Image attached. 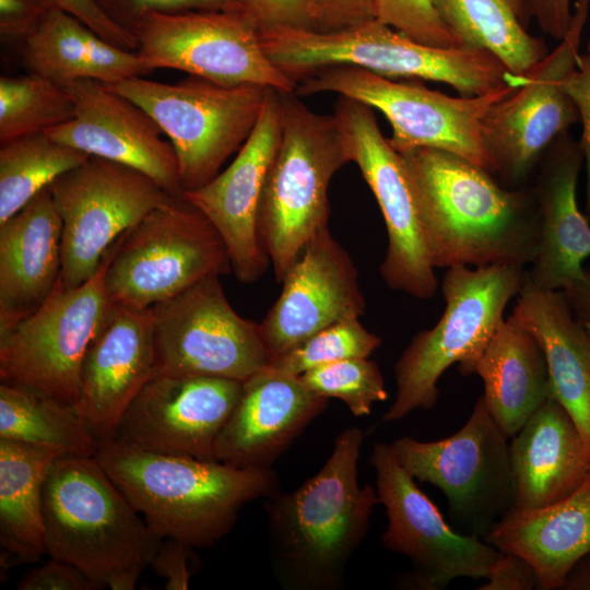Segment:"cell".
Segmentation results:
<instances>
[{
    "label": "cell",
    "instance_id": "1",
    "mask_svg": "<svg viewBox=\"0 0 590 590\" xmlns=\"http://www.w3.org/2000/svg\"><path fill=\"white\" fill-rule=\"evenodd\" d=\"M400 155L435 268H528L533 262L541 217L532 187H505L488 170L438 149Z\"/></svg>",
    "mask_w": 590,
    "mask_h": 590
},
{
    "label": "cell",
    "instance_id": "2",
    "mask_svg": "<svg viewBox=\"0 0 590 590\" xmlns=\"http://www.w3.org/2000/svg\"><path fill=\"white\" fill-rule=\"evenodd\" d=\"M364 432L342 430L322 468L292 492L266 498L267 532L278 580L292 590H339L367 535L376 489L358 484Z\"/></svg>",
    "mask_w": 590,
    "mask_h": 590
},
{
    "label": "cell",
    "instance_id": "3",
    "mask_svg": "<svg viewBox=\"0 0 590 590\" xmlns=\"http://www.w3.org/2000/svg\"><path fill=\"white\" fill-rule=\"evenodd\" d=\"M95 458L158 536L192 548L214 545L246 504L281 489L272 468L151 452L114 439L101 442Z\"/></svg>",
    "mask_w": 590,
    "mask_h": 590
},
{
    "label": "cell",
    "instance_id": "4",
    "mask_svg": "<svg viewBox=\"0 0 590 590\" xmlns=\"http://www.w3.org/2000/svg\"><path fill=\"white\" fill-rule=\"evenodd\" d=\"M46 554L101 589L133 590L162 539L95 457H59L44 485Z\"/></svg>",
    "mask_w": 590,
    "mask_h": 590
},
{
    "label": "cell",
    "instance_id": "5",
    "mask_svg": "<svg viewBox=\"0 0 590 590\" xmlns=\"http://www.w3.org/2000/svg\"><path fill=\"white\" fill-rule=\"evenodd\" d=\"M259 33L268 58L296 83L337 64L389 79L445 83L461 96L483 95L523 81V75L510 73L484 49L427 46L376 19L335 31L279 27Z\"/></svg>",
    "mask_w": 590,
    "mask_h": 590
},
{
    "label": "cell",
    "instance_id": "6",
    "mask_svg": "<svg viewBox=\"0 0 590 590\" xmlns=\"http://www.w3.org/2000/svg\"><path fill=\"white\" fill-rule=\"evenodd\" d=\"M281 139L262 188L257 231L281 283L307 243L328 227V190L334 174L352 162L334 115L281 93Z\"/></svg>",
    "mask_w": 590,
    "mask_h": 590
},
{
    "label": "cell",
    "instance_id": "7",
    "mask_svg": "<svg viewBox=\"0 0 590 590\" xmlns=\"http://www.w3.org/2000/svg\"><path fill=\"white\" fill-rule=\"evenodd\" d=\"M527 268L515 266L452 267L444 275L445 309L437 323L420 331L394 365L396 397L384 422L432 409L438 380L452 364L469 375L504 319L507 304L518 295Z\"/></svg>",
    "mask_w": 590,
    "mask_h": 590
},
{
    "label": "cell",
    "instance_id": "8",
    "mask_svg": "<svg viewBox=\"0 0 590 590\" xmlns=\"http://www.w3.org/2000/svg\"><path fill=\"white\" fill-rule=\"evenodd\" d=\"M106 85L157 122L175 151L184 192L209 182L239 151L256 127L269 88L223 85L193 75L176 83L133 76Z\"/></svg>",
    "mask_w": 590,
    "mask_h": 590
},
{
    "label": "cell",
    "instance_id": "9",
    "mask_svg": "<svg viewBox=\"0 0 590 590\" xmlns=\"http://www.w3.org/2000/svg\"><path fill=\"white\" fill-rule=\"evenodd\" d=\"M521 84L483 95L455 97L423 84L398 82L359 67L337 64L303 79L294 93L303 97L330 92L356 99L384 114L392 129L388 141L398 153L416 148L438 149L493 174L483 139V119L497 101Z\"/></svg>",
    "mask_w": 590,
    "mask_h": 590
},
{
    "label": "cell",
    "instance_id": "10",
    "mask_svg": "<svg viewBox=\"0 0 590 590\" xmlns=\"http://www.w3.org/2000/svg\"><path fill=\"white\" fill-rule=\"evenodd\" d=\"M231 272L216 228L184 197H175L118 237L104 286L111 304L149 308L208 276Z\"/></svg>",
    "mask_w": 590,
    "mask_h": 590
},
{
    "label": "cell",
    "instance_id": "11",
    "mask_svg": "<svg viewBox=\"0 0 590 590\" xmlns=\"http://www.w3.org/2000/svg\"><path fill=\"white\" fill-rule=\"evenodd\" d=\"M150 308L155 374L244 381L271 362L259 323L235 311L217 275Z\"/></svg>",
    "mask_w": 590,
    "mask_h": 590
},
{
    "label": "cell",
    "instance_id": "12",
    "mask_svg": "<svg viewBox=\"0 0 590 590\" xmlns=\"http://www.w3.org/2000/svg\"><path fill=\"white\" fill-rule=\"evenodd\" d=\"M115 241L90 280L69 288L59 279L37 310L0 334L1 381L75 404L84 354L109 306L104 275Z\"/></svg>",
    "mask_w": 590,
    "mask_h": 590
},
{
    "label": "cell",
    "instance_id": "13",
    "mask_svg": "<svg viewBox=\"0 0 590 590\" xmlns=\"http://www.w3.org/2000/svg\"><path fill=\"white\" fill-rule=\"evenodd\" d=\"M508 438L480 397L456 434L435 441L401 437L391 448L414 480L444 493L456 521L485 536L514 506Z\"/></svg>",
    "mask_w": 590,
    "mask_h": 590
},
{
    "label": "cell",
    "instance_id": "14",
    "mask_svg": "<svg viewBox=\"0 0 590 590\" xmlns=\"http://www.w3.org/2000/svg\"><path fill=\"white\" fill-rule=\"evenodd\" d=\"M62 220L60 282L72 288L98 270L110 245L173 197L146 174L88 156L49 186Z\"/></svg>",
    "mask_w": 590,
    "mask_h": 590
},
{
    "label": "cell",
    "instance_id": "15",
    "mask_svg": "<svg viewBox=\"0 0 590 590\" xmlns=\"http://www.w3.org/2000/svg\"><path fill=\"white\" fill-rule=\"evenodd\" d=\"M589 12L590 0L576 1L568 32L558 46L483 119V139L493 174L508 188L524 187L548 146L579 122L563 81L579 61Z\"/></svg>",
    "mask_w": 590,
    "mask_h": 590
},
{
    "label": "cell",
    "instance_id": "16",
    "mask_svg": "<svg viewBox=\"0 0 590 590\" xmlns=\"http://www.w3.org/2000/svg\"><path fill=\"white\" fill-rule=\"evenodd\" d=\"M337 118L351 161L354 162L379 205L388 235L380 264L387 286L418 299L438 290L415 194L402 156L380 131L374 110L356 99L339 96Z\"/></svg>",
    "mask_w": 590,
    "mask_h": 590
},
{
    "label": "cell",
    "instance_id": "17",
    "mask_svg": "<svg viewBox=\"0 0 590 590\" xmlns=\"http://www.w3.org/2000/svg\"><path fill=\"white\" fill-rule=\"evenodd\" d=\"M133 34L152 71L175 69L223 85L257 84L281 93L297 86L271 62L259 30L238 11L154 13Z\"/></svg>",
    "mask_w": 590,
    "mask_h": 590
},
{
    "label": "cell",
    "instance_id": "18",
    "mask_svg": "<svg viewBox=\"0 0 590 590\" xmlns=\"http://www.w3.org/2000/svg\"><path fill=\"white\" fill-rule=\"evenodd\" d=\"M369 461L376 473L378 500L388 519L381 543L412 563L405 585L438 590L457 578H486L502 552L479 535L453 531L399 463L391 445L374 444Z\"/></svg>",
    "mask_w": 590,
    "mask_h": 590
},
{
    "label": "cell",
    "instance_id": "19",
    "mask_svg": "<svg viewBox=\"0 0 590 590\" xmlns=\"http://www.w3.org/2000/svg\"><path fill=\"white\" fill-rule=\"evenodd\" d=\"M243 381L153 375L125 411L114 440L140 450L214 459L216 438Z\"/></svg>",
    "mask_w": 590,
    "mask_h": 590
},
{
    "label": "cell",
    "instance_id": "20",
    "mask_svg": "<svg viewBox=\"0 0 590 590\" xmlns=\"http://www.w3.org/2000/svg\"><path fill=\"white\" fill-rule=\"evenodd\" d=\"M282 131L281 92L268 88L256 127L233 162L203 186L184 192L224 240L232 272L243 283L258 281L271 263L257 231L264 180Z\"/></svg>",
    "mask_w": 590,
    "mask_h": 590
},
{
    "label": "cell",
    "instance_id": "21",
    "mask_svg": "<svg viewBox=\"0 0 590 590\" xmlns=\"http://www.w3.org/2000/svg\"><path fill=\"white\" fill-rule=\"evenodd\" d=\"M259 330L271 361L322 329L365 312L357 270L329 227L304 247Z\"/></svg>",
    "mask_w": 590,
    "mask_h": 590
},
{
    "label": "cell",
    "instance_id": "22",
    "mask_svg": "<svg viewBox=\"0 0 590 590\" xmlns=\"http://www.w3.org/2000/svg\"><path fill=\"white\" fill-rule=\"evenodd\" d=\"M74 103L71 120L48 129L54 140L87 155L131 166L173 197H182L173 145L138 104L93 79L64 84Z\"/></svg>",
    "mask_w": 590,
    "mask_h": 590
},
{
    "label": "cell",
    "instance_id": "23",
    "mask_svg": "<svg viewBox=\"0 0 590 590\" xmlns=\"http://www.w3.org/2000/svg\"><path fill=\"white\" fill-rule=\"evenodd\" d=\"M154 374L151 308L109 303L84 354L74 404L99 444L114 438L125 411Z\"/></svg>",
    "mask_w": 590,
    "mask_h": 590
},
{
    "label": "cell",
    "instance_id": "24",
    "mask_svg": "<svg viewBox=\"0 0 590 590\" xmlns=\"http://www.w3.org/2000/svg\"><path fill=\"white\" fill-rule=\"evenodd\" d=\"M328 406L299 376L269 366L243 381L238 401L223 425L214 459L237 468H271Z\"/></svg>",
    "mask_w": 590,
    "mask_h": 590
},
{
    "label": "cell",
    "instance_id": "25",
    "mask_svg": "<svg viewBox=\"0 0 590 590\" xmlns=\"http://www.w3.org/2000/svg\"><path fill=\"white\" fill-rule=\"evenodd\" d=\"M583 155L568 132L544 152L532 186L540 217L541 240L535 259L527 269L540 288L562 291L577 279L590 256V222L577 204V184Z\"/></svg>",
    "mask_w": 590,
    "mask_h": 590
},
{
    "label": "cell",
    "instance_id": "26",
    "mask_svg": "<svg viewBox=\"0 0 590 590\" xmlns=\"http://www.w3.org/2000/svg\"><path fill=\"white\" fill-rule=\"evenodd\" d=\"M61 241L49 187L0 223V334L37 310L57 285Z\"/></svg>",
    "mask_w": 590,
    "mask_h": 590
},
{
    "label": "cell",
    "instance_id": "27",
    "mask_svg": "<svg viewBox=\"0 0 590 590\" xmlns=\"http://www.w3.org/2000/svg\"><path fill=\"white\" fill-rule=\"evenodd\" d=\"M509 444L514 506L530 510L576 491L590 473V451L569 413L546 400Z\"/></svg>",
    "mask_w": 590,
    "mask_h": 590
},
{
    "label": "cell",
    "instance_id": "28",
    "mask_svg": "<svg viewBox=\"0 0 590 590\" xmlns=\"http://www.w3.org/2000/svg\"><path fill=\"white\" fill-rule=\"evenodd\" d=\"M484 540L526 558L541 590L560 589L575 564L590 552V473L567 497L543 508H511Z\"/></svg>",
    "mask_w": 590,
    "mask_h": 590
},
{
    "label": "cell",
    "instance_id": "29",
    "mask_svg": "<svg viewBox=\"0 0 590 590\" xmlns=\"http://www.w3.org/2000/svg\"><path fill=\"white\" fill-rule=\"evenodd\" d=\"M510 317L542 346L553 397L569 413L590 451V339L563 291L543 290L527 275Z\"/></svg>",
    "mask_w": 590,
    "mask_h": 590
},
{
    "label": "cell",
    "instance_id": "30",
    "mask_svg": "<svg viewBox=\"0 0 590 590\" xmlns=\"http://www.w3.org/2000/svg\"><path fill=\"white\" fill-rule=\"evenodd\" d=\"M484 384L485 406L511 438L553 397L546 359L535 335L510 316L469 370Z\"/></svg>",
    "mask_w": 590,
    "mask_h": 590
},
{
    "label": "cell",
    "instance_id": "31",
    "mask_svg": "<svg viewBox=\"0 0 590 590\" xmlns=\"http://www.w3.org/2000/svg\"><path fill=\"white\" fill-rule=\"evenodd\" d=\"M22 44L30 72L61 85L80 79L110 84L152 72L138 51L115 46L56 7Z\"/></svg>",
    "mask_w": 590,
    "mask_h": 590
},
{
    "label": "cell",
    "instance_id": "32",
    "mask_svg": "<svg viewBox=\"0 0 590 590\" xmlns=\"http://www.w3.org/2000/svg\"><path fill=\"white\" fill-rule=\"evenodd\" d=\"M56 449L0 439V542L22 563L46 554L43 493Z\"/></svg>",
    "mask_w": 590,
    "mask_h": 590
},
{
    "label": "cell",
    "instance_id": "33",
    "mask_svg": "<svg viewBox=\"0 0 590 590\" xmlns=\"http://www.w3.org/2000/svg\"><path fill=\"white\" fill-rule=\"evenodd\" d=\"M442 22L464 46L494 55L512 74L526 75L548 54L526 28L522 0H432Z\"/></svg>",
    "mask_w": 590,
    "mask_h": 590
},
{
    "label": "cell",
    "instance_id": "34",
    "mask_svg": "<svg viewBox=\"0 0 590 590\" xmlns=\"http://www.w3.org/2000/svg\"><path fill=\"white\" fill-rule=\"evenodd\" d=\"M0 439L52 448L63 457H95L99 447L74 405L1 381Z\"/></svg>",
    "mask_w": 590,
    "mask_h": 590
},
{
    "label": "cell",
    "instance_id": "35",
    "mask_svg": "<svg viewBox=\"0 0 590 590\" xmlns=\"http://www.w3.org/2000/svg\"><path fill=\"white\" fill-rule=\"evenodd\" d=\"M88 156L45 132L0 144V223Z\"/></svg>",
    "mask_w": 590,
    "mask_h": 590
},
{
    "label": "cell",
    "instance_id": "36",
    "mask_svg": "<svg viewBox=\"0 0 590 590\" xmlns=\"http://www.w3.org/2000/svg\"><path fill=\"white\" fill-rule=\"evenodd\" d=\"M74 116V103L61 85L30 72L0 78V144L46 132Z\"/></svg>",
    "mask_w": 590,
    "mask_h": 590
},
{
    "label": "cell",
    "instance_id": "37",
    "mask_svg": "<svg viewBox=\"0 0 590 590\" xmlns=\"http://www.w3.org/2000/svg\"><path fill=\"white\" fill-rule=\"evenodd\" d=\"M358 319H345L322 329L293 350L273 358L268 366L281 374L300 376L321 365L349 358H368L381 344V338L368 331Z\"/></svg>",
    "mask_w": 590,
    "mask_h": 590
},
{
    "label": "cell",
    "instance_id": "38",
    "mask_svg": "<svg viewBox=\"0 0 590 590\" xmlns=\"http://www.w3.org/2000/svg\"><path fill=\"white\" fill-rule=\"evenodd\" d=\"M315 394L344 402L355 416L368 415L375 403L387 400L385 380L376 362L349 358L309 369L299 376Z\"/></svg>",
    "mask_w": 590,
    "mask_h": 590
},
{
    "label": "cell",
    "instance_id": "39",
    "mask_svg": "<svg viewBox=\"0 0 590 590\" xmlns=\"http://www.w3.org/2000/svg\"><path fill=\"white\" fill-rule=\"evenodd\" d=\"M375 19L427 46L464 47L442 22L432 0H376Z\"/></svg>",
    "mask_w": 590,
    "mask_h": 590
},
{
    "label": "cell",
    "instance_id": "40",
    "mask_svg": "<svg viewBox=\"0 0 590 590\" xmlns=\"http://www.w3.org/2000/svg\"><path fill=\"white\" fill-rule=\"evenodd\" d=\"M98 3L111 20L132 33L141 20L154 13L238 11L233 0H98Z\"/></svg>",
    "mask_w": 590,
    "mask_h": 590
},
{
    "label": "cell",
    "instance_id": "41",
    "mask_svg": "<svg viewBox=\"0 0 590 590\" xmlns=\"http://www.w3.org/2000/svg\"><path fill=\"white\" fill-rule=\"evenodd\" d=\"M259 32L293 27L317 30L309 0H233Z\"/></svg>",
    "mask_w": 590,
    "mask_h": 590
},
{
    "label": "cell",
    "instance_id": "42",
    "mask_svg": "<svg viewBox=\"0 0 590 590\" xmlns=\"http://www.w3.org/2000/svg\"><path fill=\"white\" fill-rule=\"evenodd\" d=\"M564 88L573 99L582 125L579 141L587 172L585 215L590 222V38L585 54H580L577 66L565 76Z\"/></svg>",
    "mask_w": 590,
    "mask_h": 590
},
{
    "label": "cell",
    "instance_id": "43",
    "mask_svg": "<svg viewBox=\"0 0 590 590\" xmlns=\"http://www.w3.org/2000/svg\"><path fill=\"white\" fill-rule=\"evenodd\" d=\"M49 2L73 15L115 46L127 50H138L134 34L111 20L97 0H49Z\"/></svg>",
    "mask_w": 590,
    "mask_h": 590
},
{
    "label": "cell",
    "instance_id": "44",
    "mask_svg": "<svg viewBox=\"0 0 590 590\" xmlns=\"http://www.w3.org/2000/svg\"><path fill=\"white\" fill-rule=\"evenodd\" d=\"M27 571L17 582L19 590H96L98 585L68 562L51 558Z\"/></svg>",
    "mask_w": 590,
    "mask_h": 590
},
{
    "label": "cell",
    "instance_id": "45",
    "mask_svg": "<svg viewBox=\"0 0 590 590\" xmlns=\"http://www.w3.org/2000/svg\"><path fill=\"white\" fill-rule=\"evenodd\" d=\"M54 5L49 0H0V35L23 42Z\"/></svg>",
    "mask_w": 590,
    "mask_h": 590
},
{
    "label": "cell",
    "instance_id": "46",
    "mask_svg": "<svg viewBox=\"0 0 590 590\" xmlns=\"http://www.w3.org/2000/svg\"><path fill=\"white\" fill-rule=\"evenodd\" d=\"M318 31H335L375 19L376 0H309Z\"/></svg>",
    "mask_w": 590,
    "mask_h": 590
},
{
    "label": "cell",
    "instance_id": "47",
    "mask_svg": "<svg viewBox=\"0 0 590 590\" xmlns=\"http://www.w3.org/2000/svg\"><path fill=\"white\" fill-rule=\"evenodd\" d=\"M191 548L176 539H166V542L160 545L150 567L156 575L164 578L165 589L186 590L189 588L192 576Z\"/></svg>",
    "mask_w": 590,
    "mask_h": 590
},
{
    "label": "cell",
    "instance_id": "48",
    "mask_svg": "<svg viewBox=\"0 0 590 590\" xmlns=\"http://www.w3.org/2000/svg\"><path fill=\"white\" fill-rule=\"evenodd\" d=\"M485 579L487 581L479 590H531L539 587L533 566L522 556L510 552L500 553Z\"/></svg>",
    "mask_w": 590,
    "mask_h": 590
},
{
    "label": "cell",
    "instance_id": "49",
    "mask_svg": "<svg viewBox=\"0 0 590 590\" xmlns=\"http://www.w3.org/2000/svg\"><path fill=\"white\" fill-rule=\"evenodd\" d=\"M529 19H534L541 30L560 42L568 32L573 11L570 0H522Z\"/></svg>",
    "mask_w": 590,
    "mask_h": 590
},
{
    "label": "cell",
    "instance_id": "50",
    "mask_svg": "<svg viewBox=\"0 0 590 590\" xmlns=\"http://www.w3.org/2000/svg\"><path fill=\"white\" fill-rule=\"evenodd\" d=\"M562 291L575 317L583 323L590 322V270H583Z\"/></svg>",
    "mask_w": 590,
    "mask_h": 590
},
{
    "label": "cell",
    "instance_id": "51",
    "mask_svg": "<svg viewBox=\"0 0 590 590\" xmlns=\"http://www.w3.org/2000/svg\"><path fill=\"white\" fill-rule=\"evenodd\" d=\"M560 589L590 590V552L570 569Z\"/></svg>",
    "mask_w": 590,
    "mask_h": 590
},
{
    "label": "cell",
    "instance_id": "52",
    "mask_svg": "<svg viewBox=\"0 0 590 590\" xmlns=\"http://www.w3.org/2000/svg\"><path fill=\"white\" fill-rule=\"evenodd\" d=\"M585 326H586V330H587L589 339H590V322H586Z\"/></svg>",
    "mask_w": 590,
    "mask_h": 590
},
{
    "label": "cell",
    "instance_id": "53",
    "mask_svg": "<svg viewBox=\"0 0 590 590\" xmlns=\"http://www.w3.org/2000/svg\"><path fill=\"white\" fill-rule=\"evenodd\" d=\"M98 1V0H97Z\"/></svg>",
    "mask_w": 590,
    "mask_h": 590
}]
</instances>
